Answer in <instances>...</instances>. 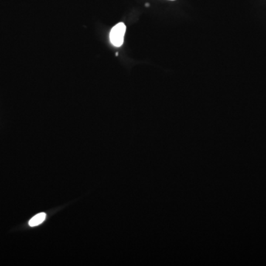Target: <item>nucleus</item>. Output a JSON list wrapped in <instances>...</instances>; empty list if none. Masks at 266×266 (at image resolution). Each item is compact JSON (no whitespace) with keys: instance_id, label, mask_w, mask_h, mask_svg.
I'll return each instance as SVG.
<instances>
[{"instance_id":"7ed1b4c3","label":"nucleus","mask_w":266,"mask_h":266,"mask_svg":"<svg viewBox=\"0 0 266 266\" xmlns=\"http://www.w3.org/2000/svg\"><path fill=\"white\" fill-rule=\"evenodd\" d=\"M145 5H146V7H149V6H150V4H149V3H146V4H145Z\"/></svg>"},{"instance_id":"f257e3e1","label":"nucleus","mask_w":266,"mask_h":266,"mask_svg":"<svg viewBox=\"0 0 266 266\" xmlns=\"http://www.w3.org/2000/svg\"><path fill=\"white\" fill-rule=\"evenodd\" d=\"M126 25L123 22L117 24L112 28L110 33V42L115 47H121L124 43Z\"/></svg>"},{"instance_id":"f03ea898","label":"nucleus","mask_w":266,"mask_h":266,"mask_svg":"<svg viewBox=\"0 0 266 266\" xmlns=\"http://www.w3.org/2000/svg\"><path fill=\"white\" fill-rule=\"evenodd\" d=\"M47 215L45 213H39L35 215L34 217H32L28 222V224L31 227L39 226L41 223H43L46 219Z\"/></svg>"},{"instance_id":"20e7f679","label":"nucleus","mask_w":266,"mask_h":266,"mask_svg":"<svg viewBox=\"0 0 266 266\" xmlns=\"http://www.w3.org/2000/svg\"><path fill=\"white\" fill-rule=\"evenodd\" d=\"M169 1H175V0H169Z\"/></svg>"}]
</instances>
